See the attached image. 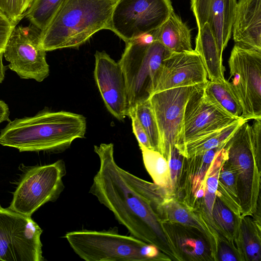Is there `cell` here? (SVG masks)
Here are the masks:
<instances>
[{"label": "cell", "instance_id": "cell-30", "mask_svg": "<svg viewBox=\"0 0 261 261\" xmlns=\"http://www.w3.org/2000/svg\"><path fill=\"white\" fill-rule=\"evenodd\" d=\"M65 0H33L24 14L30 23L43 31Z\"/></svg>", "mask_w": 261, "mask_h": 261}, {"label": "cell", "instance_id": "cell-29", "mask_svg": "<svg viewBox=\"0 0 261 261\" xmlns=\"http://www.w3.org/2000/svg\"><path fill=\"white\" fill-rule=\"evenodd\" d=\"M212 215L215 228L221 240L227 242L234 250V238L238 217L217 197Z\"/></svg>", "mask_w": 261, "mask_h": 261}, {"label": "cell", "instance_id": "cell-17", "mask_svg": "<svg viewBox=\"0 0 261 261\" xmlns=\"http://www.w3.org/2000/svg\"><path fill=\"white\" fill-rule=\"evenodd\" d=\"M226 144L199 155L185 157L179 191L175 198L193 211L202 204L206 174L217 153Z\"/></svg>", "mask_w": 261, "mask_h": 261}, {"label": "cell", "instance_id": "cell-4", "mask_svg": "<svg viewBox=\"0 0 261 261\" xmlns=\"http://www.w3.org/2000/svg\"><path fill=\"white\" fill-rule=\"evenodd\" d=\"M245 121L225 146L226 163L234 171L243 217L256 213L260 187L261 119Z\"/></svg>", "mask_w": 261, "mask_h": 261}, {"label": "cell", "instance_id": "cell-35", "mask_svg": "<svg viewBox=\"0 0 261 261\" xmlns=\"http://www.w3.org/2000/svg\"><path fill=\"white\" fill-rule=\"evenodd\" d=\"M217 260L237 261L238 256L231 247L226 242L220 240L217 247L216 254Z\"/></svg>", "mask_w": 261, "mask_h": 261}, {"label": "cell", "instance_id": "cell-9", "mask_svg": "<svg viewBox=\"0 0 261 261\" xmlns=\"http://www.w3.org/2000/svg\"><path fill=\"white\" fill-rule=\"evenodd\" d=\"M232 90L244 120L261 119V51L235 44L228 60Z\"/></svg>", "mask_w": 261, "mask_h": 261}, {"label": "cell", "instance_id": "cell-21", "mask_svg": "<svg viewBox=\"0 0 261 261\" xmlns=\"http://www.w3.org/2000/svg\"><path fill=\"white\" fill-rule=\"evenodd\" d=\"M260 221L250 216L238 218L234 247L239 260H261Z\"/></svg>", "mask_w": 261, "mask_h": 261}, {"label": "cell", "instance_id": "cell-8", "mask_svg": "<svg viewBox=\"0 0 261 261\" xmlns=\"http://www.w3.org/2000/svg\"><path fill=\"white\" fill-rule=\"evenodd\" d=\"M173 12L170 0H117L109 30L126 43L157 29Z\"/></svg>", "mask_w": 261, "mask_h": 261}, {"label": "cell", "instance_id": "cell-32", "mask_svg": "<svg viewBox=\"0 0 261 261\" xmlns=\"http://www.w3.org/2000/svg\"><path fill=\"white\" fill-rule=\"evenodd\" d=\"M185 156L174 146L166 160L169 170L172 196L176 197L179 192Z\"/></svg>", "mask_w": 261, "mask_h": 261}, {"label": "cell", "instance_id": "cell-16", "mask_svg": "<svg viewBox=\"0 0 261 261\" xmlns=\"http://www.w3.org/2000/svg\"><path fill=\"white\" fill-rule=\"evenodd\" d=\"M236 5V0H191L198 28L208 24L222 56L232 34Z\"/></svg>", "mask_w": 261, "mask_h": 261}, {"label": "cell", "instance_id": "cell-27", "mask_svg": "<svg viewBox=\"0 0 261 261\" xmlns=\"http://www.w3.org/2000/svg\"><path fill=\"white\" fill-rule=\"evenodd\" d=\"M216 197L220 199L236 217L239 218L243 217L235 173L225 161L220 170Z\"/></svg>", "mask_w": 261, "mask_h": 261}, {"label": "cell", "instance_id": "cell-18", "mask_svg": "<svg viewBox=\"0 0 261 261\" xmlns=\"http://www.w3.org/2000/svg\"><path fill=\"white\" fill-rule=\"evenodd\" d=\"M170 246L181 260H217L208 239L197 229L178 223H162Z\"/></svg>", "mask_w": 261, "mask_h": 261}, {"label": "cell", "instance_id": "cell-10", "mask_svg": "<svg viewBox=\"0 0 261 261\" xmlns=\"http://www.w3.org/2000/svg\"><path fill=\"white\" fill-rule=\"evenodd\" d=\"M42 232L30 216L0 205V260H43Z\"/></svg>", "mask_w": 261, "mask_h": 261}, {"label": "cell", "instance_id": "cell-6", "mask_svg": "<svg viewBox=\"0 0 261 261\" xmlns=\"http://www.w3.org/2000/svg\"><path fill=\"white\" fill-rule=\"evenodd\" d=\"M125 44L118 63L125 81L128 113L138 102L153 93L162 62L171 52L153 40L150 34Z\"/></svg>", "mask_w": 261, "mask_h": 261}, {"label": "cell", "instance_id": "cell-20", "mask_svg": "<svg viewBox=\"0 0 261 261\" xmlns=\"http://www.w3.org/2000/svg\"><path fill=\"white\" fill-rule=\"evenodd\" d=\"M162 223H178L195 228L208 239L216 255L221 238L217 232L208 226L200 216L182 202L174 197L166 199L155 211Z\"/></svg>", "mask_w": 261, "mask_h": 261}, {"label": "cell", "instance_id": "cell-19", "mask_svg": "<svg viewBox=\"0 0 261 261\" xmlns=\"http://www.w3.org/2000/svg\"><path fill=\"white\" fill-rule=\"evenodd\" d=\"M232 33L235 44L261 51V0H238Z\"/></svg>", "mask_w": 261, "mask_h": 261}, {"label": "cell", "instance_id": "cell-22", "mask_svg": "<svg viewBox=\"0 0 261 261\" xmlns=\"http://www.w3.org/2000/svg\"><path fill=\"white\" fill-rule=\"evenodd\" d=\"M171 53L190 51L192 48L191 31L174 11L157 29L150 33Z\"/></svg>", "mask_w": 261, "mask_h": 261}, {"label": "cell", "instance_id": "cell-11", "mask_svg": "<svg viewBox=\"0 0 261 261\" xmlns=\"http://www.w3.org/2000/svg\"><path fill=\"white\" fill-rule=\"evenodd\" d=\"M41 31L31 24L16 25L5 46L3 55L9 68L21 79L41 82L49 73L46 51L41 41Z\"/></svg>", "mask_w": 261, "mask_h": 261}, {"label": "cell", "instance_id": "cell-13", "mask_svg": "<svg viewBox=\"0 0 261 261\" xmlns=\"http://www.w3.org/2000/svg\"><path fill=\"white\" fill-rule=\"evenodd\" d=\"M204 86L199 87L187 103L177 145L222 129L240 118L212 102L203 92Z\"/></svg>", "mask_w": 261, "mask_h": 261}, {"label": "cell", "instance_id": "cell-3", "mask_svg": "<svg viewBox=\"0 0 261 261\" xmlns=\"http://www.w3.org/2000/svg\"><path fill=\"white\" fill-rule=\"evenodd\" d=\"M116 0H65L41 33L46 51L78 47L95 33L108 29Z\"/></svg>", "mask_w": 261, "mask_h": 261}, {"label": "cell", "instance_id": "cell-15", "mask_svg": "<svg viewBox=\"0 0 261 261\" xmlns=\"http://www.w3.org/2000/svg\"><path fill=\"white\" fill-rule=\"evenodd\" d=\"M208 80L200 56L194 49L170 53L162 62L153 93L174 88L204 85Z\"/></svg>", "mask_w": 261, "mask_h": 261}, {"label": "cell", "instance_id": "cell-7", "mask_svg": "<svg viewBox=\"0 0 261 261\" xmlns=\"http://www.w3.org/2000/svg\"><path fill=\"white\" fill-rule=\"evenodd\" d=\"M66 174L62 160L30 168L14 192L9 208L31 217L40 206L59 197L64 189L63 178Z\"/></svg>", "mask_w": 261, "mask_h": 261}, {"label": "cell", "instance_id": "cell-40", "mask_svg": "<svg viewBox=\"0 0 261 261\" xmlns=\"http://www.w3.org/2000/svg\"><path fill=\"white\" fill-rule=\"evenodd\" d=\"M117 1V0H116Z\"/></svg>", "mask_w": 261, "mask_h": 261}, {"label": "cell", "instance_id": "cell-2", "mask_svg": "<svg viewBox=\"0 0 261 261\" xmlns=\"http://www.w3.org/2000/svg\"><path fill=\"white\" fill-rule=\"evenodd\" d=\"M86 127L81 114L44 109L34 116L9 121L0 131V145L20 152H60L74 140L84 138Z\"/></svg>", "mask_w": 261, "mask_h": 261}, {"label": "cell", "instance_id": "cell-36", "mask_svg": "<svg viewBox=\"0 0 261 261\" xmlns=\"http://www.w3.org/2000/svg\"><path fill=\"white\" fill-rule=\"evenodd\" d=\"M16 25L0 12V53H3L8 38Z\"/></svg>", "mask_w": 261, "mask_h": 261}, {"label": "cell", "instance_id": "cell-12", "mask_svg": "<svg viewBox=\"0 0 261 261\" xmlns=\"http://www.w3.org/2000/svg\"><path fill=\"white\" fill-rule=\"evenodd\" d=\"M204 85L169 89L155 92L148 98L158 127L160 153L166 159L171 149L178 144L188 101Z\"/></svg>", "mask_w": 261, "mask_h": 261}, {"label": "cell", "instance_id": "cell-26", "mask_svg": "<svg viewBox=\"0 0 261 261\" xmlns=\"http://www.w3.org/2000/svg\"><path fill=\"white\" fill-rule=\"evenodd\" d=\"M206 96L219 108L236 118L242 113L241 105L228 80H208L203 88Z\"/></svg>", "mask_w": 261, "mask_h": 261}, {"label": "cell", "instance_id": "cell-37", "mask_svg": "<svg viewBox=\"0 0 261 261\" xmlns=\"http://www.w3.org/2000/svg\"><path fill=\"white\" fill-rule=\"evenodd\" d=\"M9 108L7 104L0 100V124L4 121H9Z\"/></svg>", "mask_w": 261, "mask_h": 261}, {"label": "cell", "instance_id": "cell-14", "mask_svg": "<svg viewBox=\"0 0 261 261\" xmlns=\"http://www.w3.org/2000/svg\"><path fill=\"white\" fill-rule=\"evenodd\" d=\"M94 77L108 111L119 121L127 116L128 108L124 76L118 62L105 51L94 55Z\"/></svg>", "mask_w": 261, "mask_h": 261}, {"label": "cell", "instance_id": "cell-5", "mask_svg": "<svg viewBox=\"0 0 261 261\" xmlns=\"http://www.w3.org/2000/svg\"><path fill=\"white\" fill-rule=\"evenodd\" d=\"M64 237L73 251L86 261L172 260L156 246L132 236L120 234L117 227L72 231Z\"/></svg>", "mask_w": 261, "mask_h": 261}, {"label": "cell", "instance_id": "cell-28", "mask_svg": "<svg viewBox=\"0 0 261 261\" xmlns=\"http://www.w3.org/2000/svg\"><path fill=\"white\" fill-rule=\"evenodd\" d=\"M139 146L142 152L144 166L153 183L165 189L172 196L167 160L158 151L147 148L142 145Z\"/></svg>", "mask_w": 261, "mask_h": 261}, {"label": "cell", "instance_id": "cell-25", "mask_svg": "<svg viewBox=\"0 0 261 261\" xmlns=\"http://www.w3.org/2000/svg\"><path fill=\"white\" fill-rule=\"evenodd\" d=\"M225 146L218 152L207 172L205 178V194L200 210L197 213L203 220L214 229L216 228L212 212L216 198L220 170L226 159L227 154Z\"/></svg>", "mask_w": 261, "mask_h": 261}, {"label": "cell", "instance_id": "cell-38", "mask_svg": "<svg viewBox=\"0 0 261 261\" xmlns=\"http://www.w3.org/2000/svg\"><path fill=\"white\" fill-rule=\"evenodd\" d=\"M3 53H0V83H1L5 79V74L6 67L3 63Z\"/></svg>", "mask_w": 261, "mask_h": 261}, {"label": "cell", "instance_id": "cell-24", "mask_svg": "<svg viewBox=\"0 0 261 261\" xmlns=\"http://www.w3.org/2000/svg\"><path fill=\"white\" fill-rule=\"evenodd\" d=\"M245 121L246 120L240 118L222 129L175 146L186 158L202 154L206 151L225 144Z\"/></svg>", "mask_w": 261, "mask_h": 261}, {"label": "cell", "instance_id": "cell-31", "mask_svg": "<svg viewBox=\"0 0 261 261\" xmlns=\"http://www.w3.org/2000/svg\"><path fill=\"white\" fill-rule=\"evenodd\" d=\"M129 113H134L141 124L148 136L152 149L160 152L159 132L148 99L138 102L128 115Z\"/></svg>", "mask_w": 261, "mask_h": 261}, {"label": "cell", "instance_id": "cell-34", "mask_svg": "<svg viewBox=\"0 0 261 261\" xmlns=\"http://www.w3.org/2000/svg\"><path fill=\"white\" fill-rule=\"evenodd\" d=\"M128 116L131 119L133 132L139 145L152 149L148 136L138 118L133 113H129Z\"/></svg>", "mask_w": 261, "mask_h": 261}, {"label": "cell", "instance_id": "cell-1", "mask_svg": "<svg viewBox=\"0 0 261 261\" xmlns=\"http://www.w3.org/2000/svg\"><path fill=\"white\" fill-rule=\"evenodd\" d=\"M94 151L98 156L99 166L89 193L112 212L130 236L156 246L172 260L180 261L150 201L137 189L132 174L117 164L114 144L94 145Z\"/></svg>", "mask_w": 261, "mask_h": 261}, {"label": "cell", "instance_id": "cell-39", "mask_svg": "<svg viewBox=\"0 0 261 261\" xmlns=\"http://www.w3.org/2000/svg\"><path fill=\"white\" fill-rule=\"evenodd\" d=\"M33 1V0H23V8H22L23 15H24L25 12L27 10V9L31 6Z\"/></svg>", "mask_w": 261, "mask_h": 261}, {"label": "cell", "instance_id": "cell-23", "mask_svg": "<svg viewBox=\"0 0 261 261\" xmlns=\"http://www.w3.org/2000/svg\"><path fill=\"white\" fill-rule=\"evenodd\" d=\"M200 56L210 81L224 79L225 68L217 44L207 23L198 28L194 49Z\"/></svg>", "mask_w": 261, "mask_h": 261}, {"label": "cell", "instance_id": "cell-33", "mask_svg": "<svg viewBox=\"0 0 261 261\" xmlns=\"http://www.w3.org/2000/svg\"><path fill=\"white\" fill-rule=\"evenodd\" d=\"M23 0H0V12L15 25L24 17Z\"/></svg>", "mask_w": 261, "mask_h": 261}]
</instances>
